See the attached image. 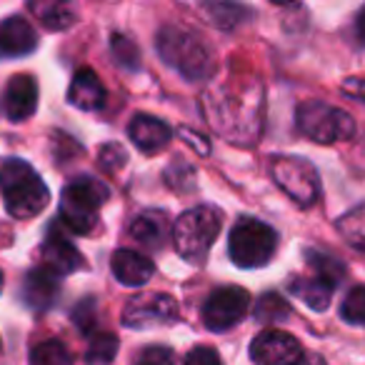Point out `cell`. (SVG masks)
<instances>
[{
	"label": "cell",
	"instance_id": "6da1fadb",
	"mask_svg": "<svg viewBox=\"0 0 365 365\" xmlns=\"http://www.w3.org/2000/svg\"><path fill=\"white\" fill-rule=\"evenodd\" d=\"M0 193L6 210L18 220L36 218L51 200L46 182L26 160H6L0 165Z\"/></svg>",
	"mask_w": 365,
	"mask_h": 365
},
{
	"label": "cell",
	"instance_id": "7a4b0ae2",
	"mask_svg": "<svg viewBox=\"0 0 365 365\" xmlns=\"http://www.w3.org/2000/svg\"><path fill=\"white\" fill-rule=\"evenodd\" d=\"M155 48L160 58L180 73L185 81H205L213 73L210 53L193 33L175 26H165L155 38Z\"/></svg>",
	"mask_w": 365,
	"mask_h": 365
},
{
	"label": "cell",
	"instance_id": "3957f363",
	"mask_svg": "<svg viewBox=\"0 0 365 365\" xmlns=\"http://www.w3.org/2000/svg\"><path fill=\"white\" fill-rule=\"evenodd\" d=\"M220 225H223V215L210 205L185 210L173 228V240H175L178 253L188 263H203L213 243L218 240Z\"/></svg>",
	"mask_w": 365,
	"mask_h": 365
},
{
	"label": "cell",
	"instance_id": "277c9868",
	"mask_svg": "<svg viewBox=\"0 0 365 365\" xmlns=\"http://www.w3.org/2000/svg\"><path fill=\"white\" fill-rule=\"evenodd\" d=\"M108 188L98 178L81 175L66 185L61 200V220L78 235H86L96 225V215L108 200Z\"/></svg>",
	"mask_w": 365,
	"mask_h": 365
},
{
	"label": "cell",
	"instance_id": "5b68a950",
	"mask_svg": "<svg viewBox=\"0 0 365 365\" xmlns=\"http://www.w3.org/2000/svg\"><path fill=\"white\" fill-rule=\"evenodd\" d=\"M295 123L303 135L310 140L323 143H343L355 135V120L345 110L335 106H328L323 101H305L295 110Z\"/></svg>",
	"mask_w": 365,
	"mask_h": 365
},
{
	"label": "cell",
	"instance_id": "8992f818",
	"mask_svg": "<svg viewBox=\"0 0 365 365\" xmlns=\"http://www.w3.org/2000/svg\"><path fill=\"white\" fill-rule=\"evenodd\" d=\"M278 235L270 225L255 218H240L230 230L228 253L238 268H260L273 258Z\"/></svg>",
	"mask_w": 365,
	"mask_h": 365
},
{
	"label": "cell",
	"instance_id": "52a82bcc",
	"mask_svg": "<svg viewBox=\"0 0 365 365\" xmlns=\"http://www.w3.org/2000/svg\"><path fill=\"white\" fill-rule=\"evenodd\" d=\"M273 180L278 188L288 193L300 208H310L320 198V180L315 168L305 158L295 155H278L270 165Z\"/></svg>",
	"mask_w": 365,
	"mask_h": 365
},
{
	"label": "cell",
	"instance_id": "ba28073f",
	"mask_svg": "<svg viewBox=\"0 0 365 365\" xmlns=\"http://www.w3.org/2000/svg\"><path fill=\"white\" fill-rule=\"evenodd\" d=\"M250 293L238 285H228V288H218L210 293V298L203 305V323L213 333H223L238 325L243 315L248 313Z\"/></svg>",
	"mask_w": 365,
	"mask_h": 365
},
{
	"label": "cell",
	"instance_id": "9c48e42d",
	"mask_svg": "<svg viewBox=\"0 0 365 365\" xmlns=\"http://www.w3.org/2000/svg\"><path fill=\"white\" fill-rule=\"evenodd\" d=\"M178 320V303L165 293H145L135 295L123 310V325L125 328H158V325H170Z\"/></svg>",
	"mask_w": 365,
	"mask_h": 365
},
{
	"label": "cell",
	"instance_id": "30bf717a",
	"mask_svg": "<svg viewBox=\"0 0 365 365\" xmlns=\"http://www.w3.org/2000/svg\"><path fill=\"white\" fill-rule=\"evenodd\" d=\"M303 355L305 350L295 340V335L278 328L263 330L250 343V360L255 365H298Z\"/></svg>",
	"mask_w": 365,
	"mask_h": 365
},
{
	"label": "cell",
	"instance_id": "8fae6325",
	"mask_svg": "<svg viewBox=\"0 0 365 365\" xmlns=\"http://www.w3.org/2000/svg\"><path fill=\"white\" fill-rule=\"evenodd\" d=\"M38 46V36L33 26L21 16H11L0 23V61L23 58Z\"/></svg>",
	"mask_w": 365,
	"mask_h": 365
},
{
	"label": "cell",
	"instance_id": "7c38bea8",
	"mask_svg": "<svg viewBox=\"0 0 365 365\" xmlns=\"http://www.w3.org/2000/svg\"><path fill=\"white\" fill-rule=\"evenodd\" d=\"M6 115L11 118L13 123L28 120V118L36 113L38 108V86L31 76L21 73V76H13L11 83L6 88Z\"/></svg>",
	"mask_w": 365,
	"mask_h": 365
},
{
	"label": "cell",
	"instance_id": "4fadbf2b",
	"mask_svg": "<svg viewBox=\"0 0 365 365\" xmlns=\"http://www.w3.org/2000/svg\"><path fill=\"white\" fill-rule=\"evenodd\" d=\"M110 270L123 285H128V288H138V285H145L148 280L153 278L155 265H153L145 255L135 253V250L123 248V250H118V253H113Z\"/></svg>",
	"mask_w": 365,
	"mask_h": 365
},
{
	"label": "cell",
	"instance_id": "5bb4252c",
	"mask_svg": "<svg viewBox=\"0 0 365 365\" xmlns=\"http://www.w3.org/2000/svg\"><path fill=\"white\" fill-rule=\"evenodd\" d=\"M133 240L143 245L148 250H160L165 243L168 235V215L163 210H143L135 218L130 220V228H128Z\"/></svg>",
	"mask_w": 365,
	"mask_h": 365
},
{
	"label": "cell",
	"instance_id": "9a60e30c",
	"mask_svg": "<svg viewBox=\"0 0 365 365\" xmlns=\"http://www.w3.org/2000/svg\"><path fill=\"white\" fill-rule=\"evenodd\" d=\"M128 135H130V140L135 143L138 150L155 153L168 145V140H170V128H168L163 120H158V118L143 113V115H135L130 120Z\"/></svg>",
	"mask_w": 365,
	"mask_h": 365
},
{
	"label": "cell",
	"instance_id": "2e32d148",
	"mask_svg": "<svg viewBox=\"0 0 365 365\" xmlns=\"http://www.w3.org/2000/svg\"><path fill=\"white\" fill-rule=\"evenodd\" d=\"M81 253H78V248H73L71 243H68L66 238H61V235H48L46 245H43V268L51 270L56 278H61V275H71L76 273L78 268H81Z\"/></svg>",
	"mask_w": 365,
	"mask_h": 365
},
{
	"label": "cell",
	"instance_id": "e0dca14e",
	"mask_svg": "<svg viewBox=\"0 0 365 365\" xmlns=\"http://www.w3.org/2000/svg\"><path fill=\"white\" fill-rule=\"evenodd\" d=\"M68 101L76 108H81V110H98V108H103L106 106V88H103L101 78L91 68L78 71L71 83V91H68Z\"/></svg>",
	"mask_w": 365,
	"mask_h": 365
},
{
	"label": "cell",
	"instance_id": "ac0fdd59",
	"mask_svg": "<svg viewBox=\"0 0 365 365\" xmlns=\"http://www.w3.org/2000/svg\"><path fill=\"white\" fill-rule=\"evenodd\" d=\"M58 295V278L46 268H36L23 280V300L28 308L46 310Z\"/></svg>",
	"mask_w": 365,
	"mask_h": 365
},
{
	"label": "cell",
	"instance_id": "d6986e66",
	"mask_svg": "<svg viewBox=\"0 0 365 365\" xmlns=\"http://www.w3.org/2000/svg\"><path fill=\"white\" fill-rule=\"evenodd\" d=\"M290 293L298 295L308 308L325 310L330 305L333 285H328L325 280L315 278V275H308V278H293L290 280Z\"/></svg>",
	"mask_w": 365,
	"mask_h": 365
},
{
	"label": "cell",
	"instance_id": "ffe728a7",
	"mask_svg": "<svg viewBox=\"0 0 365 365\" xmlns=\"http://www.w3.org/2000/svg\"><path fill=\"white\" fill-rule=\"evenodd\" d=\"M31 11L48 31H66L76 23V13L66 3H31Z\"/></svg>",
	"mask_w": 365,
	"mask_h": 365
},
{
	"label": "cell",
	"instance_id": "44dd1931",
	"mask_svg": "<svg viewBox=\"0 0 365 365\" xmlns=\"http://www.w3.org/2000/svg\"><path fill=\"white\" fill-rule=\"evenodd\" d=\"M305 258H308L310 275L325 280V283L333 285V288L343 280L345 268H343V263H338L335 258H330V255H325V253H318V250H308Z\"/></svg>",
	"mask_w": 365,
	"mask_h": 365
},
{
	"label": "cell",
	"instance_id": "7402d4cb",
	"mask_svg": "<svg viewBox=\"0 0 365 365\" xmlns=\"http://www.w3.org/2000/svg\"><path fill=\"white\" fill-rule=\"evenodd\" d=\"M31 365H73V355L61 340H43L31 350Z\"/></svg>",
	"mask_w": 365,
	"mask_h": 365
},
{
	"label": "cell",
	"instance_id": "603a6c76",
	"mask_svg": "<svg viewBox=\"0 0 365 365\" xmlns=\"http://www.w3.org/2000/svg\"><path fill=\"white\" fill-rule=\"evenodd\" d=\"M338 230L353 248L365 250V205H358L338 220Z\"/></svg>",
	"mask_w": 365,
	"mask_h": 365
},
{
	"label": "cell",
	"instance_id": "cb8c5ba5",
	"mask_svg": "<svg viewBox=\"0 0 365 365\" xmlns=\"http://www.w3.org/2000/svg\"><path fill=\"white\" fill-rule=\"evenodd\" d=\"M118 355V338L113 333H98L86 350L88 365H110Z\"/></svg>",
	"mask_w": 365,
	"mask_h": 365
},
{
	"label": "cell",
	"instance_id": "d4e9b609",
	"mask_svg": "<svg viewBox=\"0 0 365 365\" xmlns=\"http://www.w3.org/2000/svg\"><path fill=\"white\" fill-rule=\"evenodd\" d=\"M290 315V305L280 298L278 293H265L255 305V318L260 323H275V320H285Z\"/></svg>",
	"mask_w": 365,
	"mask_h": 365
},
{
	"label": "cell",
	"instance_id": "484cf974",
	"mask_svg": "<svg viewBox=\"0 0 365 365\" xmlns=\"http://www.w3.org/2000/svg\"><path fill=\"white\" fill-rule=\"evenodd\" d=\"M340 318L350 325H365V285H355L340 305Z\"/></svg>",
	"mask_w": 365,
	"mask_h": 365
},
{
	"label": "cell",
	"instance_id": "4316f807",
	"mask_svg": "<svg viewBox=\"0 0 365 365\" xmlns=\"http://www.w3.org/2000/svg\"><path fill=\"white\" fill-rule=\"evenodd\" d=\"M203 11L208 13L210 23H213V26H218V28H223V31L235 28L240 23V18L245 16V8L230 6V3H213V6H205Z\"/></svg>",
	"mask_w": 365,
	"mask_h": 365
},
{
	"label": "cell",
	"instance_id": "83f0119b",
	"mask_svg": "<svg viewBox=\"0 0 365 365\" xmlns=\"http://www.w3.org/2000/svg\"><path fill=\"white\" fill-rule=\"evenodd\" d=\"M110 48H113V53H115V61L120 63L123 68L135 71V68L140 66V51H138V46L130 41V38L120 36V33H113Z\"/></svg>",
	"mask_w": 365,
	"mask_h": 365
},
{
	"label": "cell",
	"instance_id": "f1b7e54d",
	"mask_svg": "<svg viewBox=\"0 0 365 365\" xmlns=\"http://www.w3.org/2000/svg\"><path fill=\"white\" fill-rule=\"evenodd\" d=\"M133 365H175V355L165 345H148L135 355Z\"/></svg>",
	"mask_w": 365,
	"mask_h": 365
},
{
	"label": "cell",
	"instance_id": "f546056e",
	"mask_svg": "<svg viewBox=\"0 0 365 365\" xmlns=\"http://www.w3.org/2000/svg\"><path fill=\"white\" fill-rule=\"evenodd\" d=\"M98 160H101V168L106 173H115L118 168L125 165L128 155H125V150L118 145V143H108V145L101 148V155H98Z\"/></svg>",
	"mask_w": 365,
	"mask_h": 365
},
{
	"label": "cell",
	"instance_id": "4dcf8cb0",
	"mask_svg": "<svg viewBox=\"0 0 365 365\" xmlns=\"http://www.w3.org/2000/svg\"><path fill=\"white\" fill-rule=\"evenodd\" d=\"M73 320H76V325L83 330V333H91L93 325H96L98 320V310H96V303H93L91 298L83 300L81 305H78L76 310H73Z\"/></svg>",
	"mask_w": 365,
	"mask_h": 365
},
{
	"label": "cell",
	"instance_id": "1f68e13d",
	"mask_svg": "<svg viewBox=\"0 0 365 365\" xmlns=\"http://www.w3.org/2000/svg\"><path fill=\"white\" fill-rule=\"evenodd\" d=\"M182 365H220V358L213 348H205V345H198L188 353L185 363Z\"/></svg>",
	"mask_w": 365,
	"mask_h": 365
},
{
	"label": "cell",
	"instance_id": "d6a6232c",
	"mask_svg": "<svg viewBox=\"0 0 365 365\" xmlns=\"http://www.w3.org/2000/svg\"><path fill=\"white\" fill-rule=\"evenodd\" d=\"M343 93L355 98V101L365 103V78H348V81L343 83Z\"/></svg>",
	"mask_w": 365,
	"mask_h": 365
},
{
	"label": "cell",
	"instance_id": "836d02e7",
	"mask_svg": "<svg viewBox=\"0 0 365 365\" xmlns=\"http://www.w3.org/2000/svg\"><path fill=\"white\" fill-rule=\"evenodd\" d=\"M180 135L190 138V140H188L190 145H193L195 150H200V153H203V155H208V150H210V148H208V143H203L205 138H200V135H193V133H190L188 128H180Z\"/></svg>",
	"mask_w": 365,
	"mask_h": 365
},
{
	"label": "cell",
	"instance_id": "e575fe53",
	"mask_svg": "<svg viewBox=\"0 0 365 365\" xmlns=\"http://www.w3.org/2000/svg\"><path fill=\"white\" fill-rule=\"evenodd\" d=\"M298 365H325V360L320 358L318 353H305V355H303V360H300Z\"/></svg>",
	"mask_w": 365,
	"mask_h": 365
},
{
	"label": "cell",
	"instance_id": "d590c367",
	"mask_svg": "<svg viewBox=\"0 0 365 365\" xmlns=\"http://www.w3.org/2000/svg\"><path fill=\"white\" fill-rule=\"evenodd\" d=\"M358 36H360V41L365 43V8L360 11V16H358Z\"/></svg>",
	"mask_w": 365,
	"mask_h": 365
},
{
	"label": "cell",
	"instance_id": "8d00e7d4",
	"mask_svg": "<svg viewBox=\"0 0 365 365\" xmlns=\"http://www.w3.org/2000/svg\"><path fill=\"white\" fill-rule=\"evenodd\" d=\"M0 293H3V270H0Z\"/></svg>",
	"mask_w": 365,
	"mask_h": 365
}]
</instances>
